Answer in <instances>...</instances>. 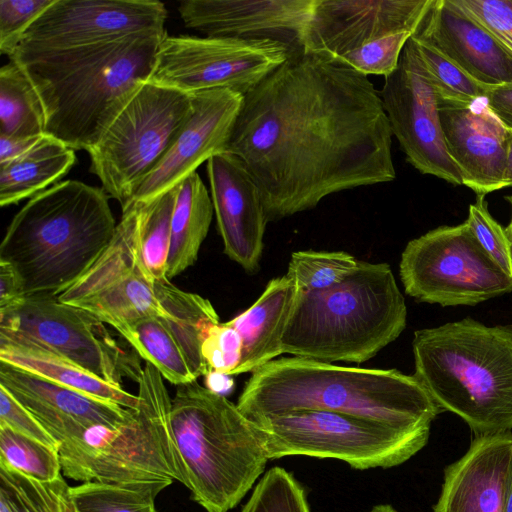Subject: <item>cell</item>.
I'll list each match as a JSON object with an SVG mask.
<instances>
[{
	"mask_svg": "<svg viewBox=\"0 0 512 512\" xmlns=\"http://www.w3.org/2000/svg\"><path fill=\"white\" fill-rule=\"evenodd\" d=\"M392 136L367 75L296 49L244 95L226 152L245 165L270 222L393 181Z\"/></svg>",
	"mask_w": 512,
	"mask_h": 512,
	"instance_id": "obj_1",
	"label": "cell"
},
{
	"mask_svg": "<svg viewBox=\"0 0 512 512\" xmlns=\"http://www.w3.org/2000/svg\"><path fill=\"white\" fill-rule=\"evenodd\" d=\"M165 32H144L92 46L15 53L38 94L45 134L73 150L92 148L148 81Z\"/></svg>",
	"mask_w": 512,
	"mask_h": 512,
	"instance_id": "obj_2",
	"label": "cell"
},
{
	"mask_svg": "<svg viewBox=\"0 0 512 512\" xmlns=\"http://www.w3.org/2000/svg\"><path fill=\"white\" fill-rule=\"evenodd\" d=\"M236 405L253 421L323 410L404 428H431L443 412L414 375L295 356L276 358L254 371Z\"/></svg>",
	"mask_w": 512,
	"mask_h": 512,
	"instance_id": "obj_3",
	"label": "cell"
},
{
	"mask_svg": "<svg viewBox=\"0 0 512 512\" xmlns=\"http://www.w3.org/2000/svg\"><path fill=\"white\" fill-rule=\"evenodd\" d=\"M102 187L66 180L36 194L13 217L0 260L22 279L26 296L58 295L110 244L115 219Z\"/></svg>",
	"mask_w": 512,
	"mask_h": 512,
	"instance_id": "obj_4",
	"label": "cell"
},
{
	"mask_svg": "<svg viewBox=\"0 0 512 512\" xmlns=\"http://www.w3.org/2000/svg\"><path fill=\"white\" fill-rule=\"evenodd\" d=\"M415 373L472 436L512 432V325L470 317L414 332Z\"/></svg>",
	"mask_w": 512,
	"mask_h": 512,
	"instance_id": "obj_5",
	"label": "cell"
},
{
	"mask_svg": "<svg viewBox=\"0 0 512 512\" xmlns=\"http://www.w3.org/2000/svg\"><path fill=\"white\" fill-rule=\"evenodd\" d=\"M407 308L387 263L359 261L341 283L297 298L283 338V354L332 363H363L396 340Z\"/></svg>",
	"mask_w": 512,
	"mask_h": 512,
	"instance_id": "obj_6",
	"label": "cell"
},
{
	"mask_svg": "<svg viewBox=\"0 0 512 512\" xmlns=\"http://www.w3.org/2000/svg\"><path fill=\"white\" fill-rule=\"evenodd\" d=\"M170 418L192 499L206 512L233 509L265 470V431L197 380L177 386Z\"/></svg>",
	"mask_w": 512,
	"mask_h": 512,
	"instance_id": "obj_7",
	"label": "cell"
},
{
	"mask_svg": "<svg viewBox=\"0 0 512 512\" xmlns=\"http://www.w3.org/2000/svg\"><path fill=\"white\" fill-rule=\"evenodd\" d=\"M139 405L116 426H93L60 444L63 474L75 481L133 485L159 480L187 486L172 427V399L160 372L147 363L138 380Z\"/></svg>",
	"mask_w": 512,
	"mask_h": 512,
	"instance_id": "obj_8",
	"label": "cell"
},
{
	"mask_svg": "<svg viewBox=\"0 0 512 512\" xmlns=\"http://www.w3.org/2000/svg\"><path fill=\"white\" fill-rule=\"evenodd\" d=\"M266 434L269 460L331 458L358 470L399 466L428 443L431 428H404L350 414L294 411L255 421Z\"/></svg>",
	"mask_w": 512,
	"mask_h": 512,
	"instance_id": "obj_9",
	"label": "cell"
},
{
	"mask_svg": "<svg viewBox=\"0 0 512 512\" xmlns=\"http://www.w3.org/2000/svg\"><path fill=\"white\" fill-rule=\"evenodd\" d=\"M193 112L192 95L145 82L87 152L90 172L124 207Z\"/></svg>",
	"mask_w": 512,
	"mask_h": 512,
	"instance_id": "obj_10",
	"label": "cell"
},
{
	"mask_svg": "<svg viewBox=\"0 0 512 512\" xmlns=\"http://www.w3.org/2000/svg\"><path fill=\"white\" fill-rule=\"evenodd\" d=\"M399 274L407 295L442 307L475 306L512 292V277L486 253L466 221L409 241Z\"/></svg>",
	"mask_w": 512,
	"mask_h": 512,
	"instance_id": "obj_11",
	"label": "cell"
},
{
	"mask_svg": "<svg viewBox=\"0 0 512 512\" xmlns=\"http://www.w3.org/2000/svg\"><path fill=\"white\" fill-rule=\"evenodd\" d=\"M0 332L31 341L115 386L122 387L124 378L138 382L143 370L137 352L120 345L103 321L54 294L25 296L0 311Z\"/></svg>",
	"mask_w": 512,
	"mask_h": 512,
	"instance_id": "obj_12",
	"label": "cell"
},
{
	"mask_svg": "<svg viewBox=\"0 0 512 512\" xmlns=\"http://www.w3.org/2000/svg\"><path fill=\"white\" fill-rule=\"evenodd\" d=\"M296 49L269 38L166 36L147 82L188 94L229 89L245 95Z\"/></svg>",
	"mask_w": 512,
	"mask_h": 512,
	"instance_id": "obj_13",
	"label": "cell"
},
{
	"mask_svg": "<svg viewBox=\"0 0 512 512\" xmlns=\"http://www.w3.org/2000/svg\"><path fill=\"white\" fill-rule=\"evenodd\" d=\"M379 95L406 160L422 174L463 185L445 145L437 90L411 37Z\"/></svg>",
	"mask_w": 512,
	"mask_h": 512,
	"instance_id": "obj_14",
	"label": "cell"
},
{
	"mask_svg": "<svg viewBox=\"0 0 512 512\" xmlns=\"http://www.w3.org/2000/svg\"><path fill=\"white\" fill-rule=\"evenodd\" d=\"M155 0H54L29 26L15 53L69 50L144 32H165Z\"/></svg>",
	"mask_w": 512,
	"mask_h": 512,
	"instance_id": "obj_15",
	"label": "cell"
},
{
	"mask_svg": "<svg viewBox=\"0 0 512 512\" xmlns=\"http://www.w3.org/2000/svg\"><path fill=\"white\" fill-rule=\"evenodd\" d=\"M435 0H314L299 39L303 53L341 64L387 38L414 34Z\"/></svg>",
	"mask_w": 512,
	"mask_h": 512,
	"instance_id": "obj_16",
	"label": "cell"
},
{
	"mask_svg": "<svg viewBox=\"0 0 512 512\" xmlns=\"http://www.w3.org/2000/svg\"><path fill=\"white\" fill-rule=\"evenodd\" d=\"M191 95L193 112L189 120L124 207L151 202L179 186L204 161L227 151L244 95L229 89L205 90Z\"/></svg>",
	"mask_w": 512,
	"mask_h": 512,
	"instance_id": "obj_17",
	"label": "cell"
},
{
	"mask_svg": "<svg viewBox=\"0 0 512 512\" xmlns=\"http://www.w3.org/2000/svg\"><path fill=\"white\" fill-rule=\"evenodd\" d=\"M439 115L447 151L463 185L477 196L504 188L512 129L493 113L485 98L471 103L439 98Z\"/></svg>",
	"mask_w": 512,
	"mask_h": 512,
	"instance_id": "obj_18",
	"label": "cell"
},
{
	"mask_svg": "<svg viewBox=\"0 0 512 512\" xmlns=\"http://www.w3.org/2000/svg\"><path fill=\"white\" fill-rule=\"evenodd\" d=\"M207 173L224 253L254 274L260 269L268 223L259 189L243 162L229 152L211 157Z\"/></svg>",
	"mask_w": 512,
	"mask_h": 512,
	"instance_id": "obj_19",
	"label": "cell"
},
{
	"mask_svg": "<svg viewBox=\"0 0 512 512\" xmlns=\"http://www.w3.org/2000/svg\"><path fill=\"white\" fill-rule=\"evenodd\" d=\"M314 0H184L178 12L206 37L269 38L299 47Z\"/></svg>",
	"mask_w": 512,
	"mask_h": 512,
	"instance_id": "obj_20",
	"label": "cell"
},
{
	"mask_svg": "<svg viewBox=\"0 0 512 512\" xmlns=\"http://www.w3.org/2000/svg\"><path fill=\"white\" fill-rule=\"evenodd\" d=\"M0 385L26 407L59 443L93 426H119L134 410L62 386L0 361Z\"/></svg>",
	"mask_w": 512,
	"mask_h": 512,
	"instance_id": "obj_21",
	"label": "cell"
},
{
	"mask_svg": "<svg viewBox=\"0 0 512 512\" xmlns=\"http://www.w3.org/2000/svg\"><path fill=\"white\" fill-rule=\"evenodd\" d=\"M512 482V432L472 436L444 469L433 512H504Z\"/></svg>",
	"mask_w": 512,
	"mask_h": 512,
	"instance_id": "obj_22",
	"label": "cell"
},
{
	"mask_svg": "<svg viewBox=\"0 0 512 512\" xmlns=\"http://www.w3.org/2000/svg\"><path fill=\"white\" fill-rule=\"evenodd\" d=\"M413 35L486 87L512 84V55L454 0H435Z\"/></svg>",
	"mask_w": 512,
	"mask_h": 512,
	"instance_id": "obj_23",
	"label": "cell"
},
{
	"mask_svg": "<svg viewBox=\"0 0 512 512\" xmlns=\"http://www.w3.org/2000/svg\"><path fill=\"white\" fill-rule=\"evenodd\" d=\"M298 288L287 274L271 279L247 310L228 321L242 338V358L232 375L254 372L283 354L282 338Z\"/></svg>",
	"mask_w": 512,
	"mask_h": 512,
	"instance_id": "obj_24",
	"label": "cell"
},
{
	"mask_svg": "<svg viewBox=\"0 0 512 512\" xmlns=\"http://www.w3.org/2000/svg\"><path fill=\"white\" fill-rule=\"evenodd\" d=\"M0 361L87 395L135 410L139 398L24 338L0 332Z\"/></svg>",
	"mask_w": 512,
	"mask_h": 512,
	"instance_id": "obj_25",
	"label": "cell"
},
{
	"mask_svg": "<svg viewBox=\"0 0 512 512\" xmlns=\"http://www.w3.org/2000/svg\"><path fill=\"white\" fill-rule=\"evenodd\" d=\"M74 151L44 135L27 153L0 164V205L16 204L57 182L74 166Z\"/></svg>",
	"mask_w": 512,
	"mask_h": 512,
	"instance_id": "obj_26",
	"label": "cell"
},
{
	"mask_svg": "<svg viewBox=\"0 0 512 512\" xmlns=\"http://www.w3.org/2000/svg\"><path fill=\"white\" fill-rule=\"evenodd\" d=\"M214 207L197 172L178 186L171 220V240L166 277L179 275L192 266L207 236Z\"/></svg>",
	"mask_w": 512,
	"mask_h": 512,
	"instance_id": "obj_27",
	"label": "cell"
},
{
	"mask_svg": "<svg viewBox=\"0 0 512 512\" xmlns=\"http://www.w3.org/2000/svg\"><path fill=\"white\" fill-rule=\"evenodd\" d=\"M114 329L170 383L179 386L197 380L182 345L164 320L146 317Z\"/></svg>",
	"mask_w": 512,
	"mask_h": 512,
	"instance_id": "obj_28",
	"label": "cell"
},
{
	"mask_svg": "<svg viewBox=\"0 0 512 512\" xmlns=\"http://www.w3.org/2000/svg\"><path fill=\"white\" fill-rule=\"evenodd\" d=\"M0 135H46L42 102L24 70L13 60L0 69Z\"/></svg>",
	"mask_w": 512,
	"mask_h": 512,
	"instance_id": "obj_29",
	"label": "cell"
},
{
	"mask_svg": "<svg viewBox=\"0 0 512 512\" xmlns=\"http://www.w3.org/2000/svg\"><path fill=\"white\" fill-rule=\"evenodd\" d=\"M178 186L139 207L136 245L139 265L152 281L165 278L171 240V220ZM132 204V203H131Z\"/></svg>",
	"mask_w": 512,
	"mask_h": 512,
	"instance_id": "obj_30",
	"label": "cell"
},
{
	"mask_svg": "<svg viewBox=\"0 0 512 512\" xmlns=\"http://www.w3.org/2000/svg\"><path fill=\"white\" fill-rule=\"evenodd\" d=\"M172 481L133 485L83 482L70 488L78 512H157L155 499Z\"/></svg>",
	"mask_w": 512,
	"mask_h": 512,
	"instance_id": "obj_31",
	"label": "cell"
},
{
	"mask_svg": "<svg viewBox=\"0 0 512 512\" xmlns=\"http://www.w3.org/2000/svg\"><path fill=\"white\" fill-rule=\"evenodd\" d=\"M62 475L40 481L0 464V495L12 512H78Z\"/></svg>",
	"mask_w": 512,
	"mask_h": 512,
	"instance_id": "obj_32",
	"label": "cell"
},
{
	"mask_svg": "<svg viewBox=\"0 0 512 512\" xmlns=\"http://www.w3.org/2000/svg\"><path fill=\"white\" fill-rule=\"evenodd\" d=\"M358 263L344 251L301 250L291 254L287 275L299 291H321L344 281Z\"/></svg>",
	"mask_w": 512,
	"mask_h": 512,
	"instance_id": "obj_33",
	"label": "cell"
},
{
	"mask_svg": "<svg viewBox=\"0 0 512 512\" xmlns=\"http://www.w3.org/2000/svg\"><path fill=\"white\" fill-rule=\"evenodd\" d=\"M0 464L40 481L61 475L59 451L0 425Z\"/></svg>",
	"mask_w": 512,
	"mask_h": 512,
	"instance_id": "obj_34",
	"label": "cell"
},
{
	"mask_svg": "<svg viewBox=\"0 0 512 512\" xmlns=\"http://www.w3.org/2000/svg\"><path fill=\"white\" fill-rule=\"evenodd\" d=\"M411 39L417 47L440 99L455 103H471L485 98L489 87L475 81L425 40L416 35H412Z\"/></svg>",
	"mask_w": 512,
	"mask_h": 512,
	"instance_id": "obj_35",
	"label": "cell"
},
{
	"mask_svg": "<svg viewBox=\"0 0 512 512\" xmlns=\"http://www.w3.org/2000/svg\"><path fill=\"white\" fill-rule=\"evenodd\" d=\"M241 512H311L304 487L286 469L270 468L254 487Z\"/></svg>",
	"mask_w": 512,
	"mask_h": 512,
	"instance_id": "obj_36",
	"label": "cell"
},
{
	"mask_svg": "<svg viewBox=\"0 0 512 512\" xmlns=\"http://www.w3.org/2000/svg\"><path fill=\"white\" fill-rule=\"evenodd\" d=\"M475 238L493 261L512 277L511 244L503 228L490 214L485 196L469 205L466 219Z\"/></svg>",
	"mask_w": 512,
	"mask_h": 512,
	"instance_id": "obj_37",
	"label": "cell"
},
{
	"mask_svg": "<svg viewBox=\"0 0 512 512\" xmlns=\"http://www.w3.org/2000/svg\"><path fill=\"white\" fill-rule=\"evenodd\" d=\"M54 0H0V52L14 54L29 26Z\"/></svg>",
	"mask_w": 512,
	"mask_h": 512,
	"instance_id": "obj_38",
	"label": "cell"
},
{
	"mask_svg": "<svg viewBox=\"0 0 512 512\" xmlns=\"http://www.w3.org/2000/svg\"><path fill=\"white\" fill-rule=\"evenodd\" d=\"M242 347L239 332L226 322L209 330L201 352L209 371L232 375L241 362Z\"/></svg>",
	"mask_w": 512,
	"mask_h": 512,
	"instance_id": "obj_39",
	"label": "cell"
},
{
	"mask_svg": "<svg viewBox=\"0 0 512 512\" xmlns=\"http://www.w3.org/2000/svg\"><path fill=\"white\" fill-rule=\"evenodd\" d=\"M512 55V0H454Z\"/></svg>",
	"mask_w": 512,
	"mask_h": 512,
	"instance_id": "obj_40",
	"label": "cell"
},
{
	"mask_svg": "<svg viewBox=\"0 0 512 512\" xmlns=\"http://www.w3.org/2000/svg\"><path fill=\"white\" fill-rule=\"evenodd\" d=\"M0 425L53 448L58 449L60 446L32 413L1 385Z\"/></svg>",
	"mask_w": 512,
	"mask_h": 512,
	"instance_id": "obj_41",
	"label": "cell"
},
{
	"mask_svg": "<svg viewBox=\"0 0 512 512\" xmlns=\"http://www.w3.org/2000/svg\"><path fill=\"white\" fill-rule=\"evenodd\" d=\"M25 296L23 282L16 269L0 260V311L14 306Z\"/></svg>",
	"mask_w": 512,
	"mask_h": 512,
	"instance_id": "obj_42",
	"label": "cell"
},
{
	"mask_svg": "<svg viewBox=\"0 0 512 512\" xmlns=\"http://www.w3.org/2000/svg\"><path fill=\"white\" fill-rule=\"evenodd\" d=\"M485 100L493 113L512 129V84L489 88Z\"/></svg>",
	"mask_w": 512,
	"mask_h": 512,
	"instance_id": "obj_43",
	"label": "cell"
},
{
	"mask_svg": "<svg viewBox=\"0 0 512 512\" xmlns=\"http://www.w3.org/2000/svg\"><path fill=\"white\" fill-rule=\"evenodd\" d=\"M43 136L7 137L0 135V164L10 162L27 153Z\"/></svg>",
	"mask_w": 512,
	"mask_h": 512,
	"instance_id": "obj_44",
	"label": "cell"
},
{
	"mask_svg": "<svg viewBox=\"0 0 512 512\" xmlns=\"http://www.w3.org/2000/svg\"><path fill=\"white\" fill-rule=\"evenodd\" d=\"M205 387L210 391L226 396L234 387V381L231 375L209 371L205 376Z\"/></svg>",
	"mask_w": 512,
	"mask_h": 512,
	"instance_id": "obj_45",
	"label": "cell"
},
{
	"mask_svg": "<svg viewBox=\"0 0 512 512\" xmlns=\"http://www.w3.org/2000/svg\"><path fill=\"white\" fill-rule=\"evenodd\" d=\"M512 187V142L509 149L507 166L504 176V188Z\"/></svg>",
	"mask_w": 512,
	"mask_h": 512,
	"instance_id": "obj_46",
	"label": "cell"
},
{
	"mask_svg": "<svg viewBox=\"0 0 512 512\" xmlns=\"http://www.w3.org/2000/svg\"><path fill=\"white\" fill-rule=\"evenodd\" d=\"M505 200L510 204L511 206V218L508 226L505 228L506 233L508 235V238L510 240L511 244V253H512V195L505 196Z\"/></svg>",
	"mask_w": 512,
	"mask_h": 512,
	"instance_id": "obj_47",
	"label": "cell"
},
{
	"mask_svg": "<svg viewBox=\"0 0 512 512\" xmlns=\"http://www.w3.org/2000/svg\"><path fill=\"white\" fill-rule=\"evenodd\" d=\"M369 512H398V511L390 504H378V505H375Z\"/></svg>",
	"mask_w": 512,
	"mask_h": 512,
	"instance_id": "obj_48",
	"label": "cell"
},
{
	"mask_svg": "<svg viewBox=\"0 0 512 512\" xmlns=\"http://www.w3.org/2000/svg\"><path fill=\"white\" fill-rule=\"evenodd\" d=\"M504 512H512V482L507 495Z\"/></svg>",
	"mask_w": 512,
	"mask_h": 512,
	"instance_id": "obj_49",
	"label": "cell"
},
{
	"mask_svg": "<svg viewBox=\"0 0 512 512\" xmlns=\"http://www.w3.org/2000/svg\"><path fill=\"white\" fill-rule=\"evenodd\" d=\"M0 512H12L10 506L3 496L0 495Z\"/></svg>",
	"mask_w": 512,
	"mask_h": 512,
	"instance_id": "obj_50",
	"label": "cell"
}]
</instances>
